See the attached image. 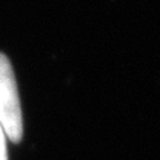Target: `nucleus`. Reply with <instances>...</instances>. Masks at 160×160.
Segmentation results:
<instances>
[{
	"label": "nucleus",
	"instance_id": "1",
	"mask_svg": "<svg viewBox=\"0 0 160 160\" xmlns=\"http://www.w3.org/2000/svg\"><path fill=\"white\" fill-rule=\"evenodd\" d=\"M0 125L9 141H21L24 133L21 101L12 64L3 53H0Z\"/></svg>",
	"mask_w": 160,
	"mask_h": 160
},
{
	"label": "nucleus",
	"instance_id": "2",
	"mask_svg": "<svg viewBox=\"0 0 160 160\" xmlns=\"http://www.w3.org/2000/svg\"><path fill=\"white\" fill-rule=\"evenodd\" d=\"M0 160H8V137L0 125Z\"/></svg>",
	"mask_w": 160,
	"mask_h": 160
}]
</instances>
